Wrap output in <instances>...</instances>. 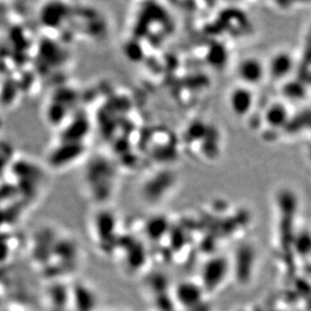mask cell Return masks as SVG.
I'll return each mask as SVG.
<instances>
[{
  "mask_svg": "<svg viewBox=\"0 0 311 311\" xmlns=\"http://www.w3.org/2000/svg\"><path fill=\"white\" fill-rule=\"evenodd\" d=\"M286 116L287 111L280 104H274L272 106L267 114H266V120L271 126H281L286 122Z\"/></svg>",
  "mask_w": 311,
  "mask_h": 311,
  "instance_id": "obj_4",
  "label": "cell"
},
{
  "mask_svg": "<svg viewBox=\"0 0 311 311\" xmlns=\"http://www.w3.org/2000/svg\"><path fill=\"white\" fill-rule=\"evenodd\" d=\"M229 103L232 111L236 115L244 116L248 114L253 104L252 92L247 88H236L231 92Z\"/></svg>",
  "mask_w": 311,
  "mask_h": 311,
  "instance_id": "obj_2",
  "label": "cell"
},
{
  "mask_svg": "<svg viewBox=\"0 0 311 311\" xmlns=\"http://www.w3.org/2000/svg\"><path fill=\"white\" fill-rule=\"evenodd\" d=\"M224 270V264L222 261H215L211 263L210 265H207L206 270H205V280L207 281L206 283H211V284H216L223 277L222 272Z\"/></svg>",
  "mask_w": 311,
  "mask_h": 311,
  "instance_id": "obj_5",
  "label": "cell"
},
{
  "mask_svg": "<svg viewBox=\"0 0 311 311\" xmlns=\"http://www.w3.org/2000/svg\"><path fill=\"white\" fill-rule=\"evenodd\" d=\"M293 66L291 56L286 53H280L274 56L270 62V74L275 78L286 76Z\"/></svg>",
  "mask_w": 311,
  "mask_h": 311,
  "instance_id": "obj_3",
  "label": "cell"
},
{
  "mask_svg": "<svg viewBox=\"0 0 311 311\" xmlns=\"http://www.w3.org/2000/svg\"><path fill=\"white\" fill-rule=\"evenodd\" d=\"M238 75L245 84L256 85L262 81L265 75V67L258 59L248 58L239 63Z\"/></svg>",
  "mask_w": 311,
  "mask_h": 311,
  "instance_id": "obj_1",
  "label": "cell"
}]
</instances>
